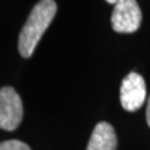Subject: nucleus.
<instances>
[{
  "label": "nucleus",
  "instance_id": "nucleus-1",
  "mask_svg": "<svg viewBox=\"0 0 150 150\" xmlns=\"http://www.w3.org/2000/svg\"><path fill=\"white\" fill-rule=\"evenodd\" d=\"M56 9L58 8L54 0H40L33 8L19 35L18 48L23 58H30L33 55L39 40L53 21Z\"/></svg>",
  "mask_w": 150,
  "mask_h": 150
},
{
  "label": "nucleus",
  "instance_id": "nucleus-2",
  "mask_svg": "<svg viewBox=\"0 0 150 150\" xmlns=\"http://www.w3.org/2000/svg\"><path fill=\"white\" fill-rule=\"evenodd\" d=\"M23 120V101L11 86L0 89V128L15 130Z\"/></svg>",
  "mask_w": 150,
  "mask_h": 150
},
{
  "label": "nucleus",
  "instance_id": "nucleus-3",
  "mask_svg": "<svg viewBox=\"0 0 150 150\" xmlns=\"http://www.w3.org/2000/svg\"><path fill=\"white\" fill-rule=\"evenodd\" d=\"M142 10L137 0H119L111 14V25L116 33L130 34L139 29Z\"/></svg>",
  "mask_w": 150,
  "mask_h": 150
},
{
  "label": "nucleus",
  "instance_id": "nucleus-4",
  "mask_svg": "<svg viewBox=\"0 0 150 150\" xmlns=\"http://www.w3.org/2000/svg\"><path fill=\"white\" fill-rule=\"evenodd\" d=\"M146 99V85L144 78L138 73H129L121 81L120 101L125 110L137 111Z\"/></svg>",
  "mask_w": 150,
  "mask_h": 150
},
{
  "label": "nucleus",
  "instance_id": "nucleus-5",
  "mask_svg": "<svg viewBox=\"0 0 150 150\" xmlns=\"http://www.w3.org/2000/svg\"><path fill=\"white\" fill-rule=\"evenodd\" d=\"M118 139L114 128L106 121L96 124L86 150H116Z\"/></svg>",
  "mask_w": 150,
  "mask_h": 150
},
{
  "label": "nucleus",
  "instance_id": "nucleus-6",
  "mask_svg": "<svg viewBox=\"0 0 150 150\" xmlns=\"http://www.w3.org/2000/svg\"><path fill=\"white\" fill-rule=\"evenodd\" d=\"M0 150H31L29 145L20 140H6L0 143Z\"/></svg>",
  "mask_w": 150,
  "mask_h": 150
},
{
  "label": "nucleus",
  "instance_id": "nucleus-7",
  "mask_svg": "<svg viewBox=\"0 0 150 150\" xmlns=\"http://www.w3.org/2000/svg\"><path fill=\"white\" fill-rule=\"evenodd\" d=\"M146 123L150 126V96H149L148 104H146Z\"/></svg>",
  "mask_w": 150,
  "mask_h": 150
},
{
  "label": "nucleus",
  "instance_id": "nucleus-8",
  "mask_svg": "<svg viewBox=\"0 0 150 150\" xmlns=\"http://www.w3.org/2000/svg\"><path fill=\"white\" fill-rule=\"evenodd\" d=\"M105 1H106V3H109V4H114V5H115V4L118 3L119 0H105Z\"/></svg>",
  "mask_w": 150,
  "mask_h": 150
}]
</instances>
